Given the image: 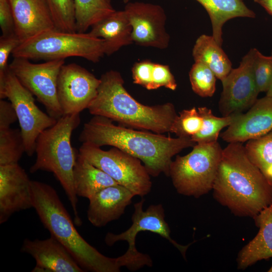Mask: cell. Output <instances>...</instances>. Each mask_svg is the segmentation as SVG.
<instances>
[{
	"label": "cell",
	"mask_w": 272,
	"mask_h": 272,
	"mask_svg": "<svg viewBox=\"0 0 272 272\" xmlns=\"http://www.w3.org/2000/svg\"><path fill=\"white\" fill-rule=\"evenodd\" d=\"M253 72L259 92L266 93L272 84V56H265L254 48Z\"/></svg>",
	"instance_id": "obj_33"
},
{
	"label": "cell",
	"mask_w": 272,
	"mask_h": 272,
	"mask_svg": "<svg viewBox=\"0 0 272 272\" xmlns=\"http://www.w3.org/2000/svg\"><path fill=\"white\" fill-rule=\"evenodd\" d=\"M79 153L135 195L143 197L151 191L150 175L140 159L115 147L104 151L87 143H82Z\"/></svg>",
	"instance_id": "obj_8"
},
{
	"label": "cell",
	"mask_w": 272,
	"mask_h": 272,
	"mask_svg": "<svg viewBox=\"0 0 272 272\" xmlns=\"http://www.w3.org/2000/svg\"><path fill=\"white\" fill-rule=\"evenodd\" d=\"M145 199L134 204V212L131 216L132 224L126 231L118 234L108 232L105 237L107 245L112 246L119 241H126L128 244L126 253L133 256L143 254L137 250L135 239L141 231H150L157 234L169 241L180 251L185 259L187 249L192 244L183 245L178 243L170 236V229L165 220V210L161 204L151 205L145 211L143 210Z\"/></svg>",
	"instance_id": "obj_13"
},
{
	"label": "cell",
	"mask_w": 272,
	"mask_h": 272,
	"mask_svg": "<svg viewBox=\"0 0 272 272\" xmlns=\"http://www.w3.org/2000/svg\"><path fill=\"white\" fill-rule=\"evenodd\" d=\"M130 0H123V2L125 4H127V3L129 2Z\"/></svg>",
	"instance_id": "obj_40"
},
{
	"label": "cell",
	"mask_w": 272,
	"mask_h": 272,
	"mask_svg": "<svg viewBox=\"0 0 272 272\" xmlns=\"http://www.w3.org/2000/svg\"><path fill=\"white\" fill-rule=\"evenodd\" d=\"M33 205L43 226L67 249L84 271L119 272L129 263L123 255L111 258L88 243L76 230L56 191L51 185L31 180Z\"/></svg>",
	"instance_id": "obj_3"
},
{
	"label": "cell",
	"mask_w": 272,
	"mask_h": 272,
	"mask_svg": "<svg viewBox=\"0 0 272 272\" xmlns=\"http://www.w3.org/2000/svg\"><path fill=\"white\" fill-rule=\"evenodd\" d=\"M18 120L15 110L10 102L0 100V129L10 127Z\"/></svg>",
	"instance_id": "obj_36"
},
{
	"label": "cell",
	"mask_w": 272,
	"mask_h": 272,
	"mask_svg": "<svg viewBox=\"0 0 272 272\" xmlns=\"http://www.w3.org/2000/svg\"><path fill=\"white\" fill-rule=\"evenodd\" d=\"M21 251L36 261L34 272H84L67 249L55 237L45 240L25 239Z\"/></svg>",
	"instance_id": "obj_17"
},
{
	"label": "cell",
	"mask_w": 272,
	"mask_h": 272,
	"mask_svg": "<svg viewBox=\"0 0 272 272\" xmlns=\"http://www.w3.org/2000/svg\"><path fill=\"white\" fill-rule=\"evenodd\" d=\"M268 272H272V265L271 267L269 268V269L267 270Z\"/></svg>",
	"instance_id": "obj_39"
},
{
	"label": "cell",
	"mask_w": 272,
	"mask_h": 272,
	"mask_svg": "<svg viewBox=\"0 0 272 272\" xmlns=\"http://www.w3.org/2000/svg\"><path fill=\"white\" fill-rule=\"evenodd\" d=\"M97 93L88 109L93 115L107 117L124 125L162 134L170 132L177 116L171 103L145 105L124 87L119 72L110 70L101 76Z\"/></svg>",
	"instance_id": "obj_4"
},
{
	"label": "cell",
	"mask_w": 272,
	"mask_h": 272,
	"mask_svg": "<svg viewBox=\"0 0 272 272\" xmlns=\"http://www.w3.org/2000/svg\"><path fill=\"white\" fill-rule=\"evenodd\" d=\"M80 113L63 115L52 126L43 131L36 142V159L30 168L51 172L60 183L72 206L74 223L82 224L77 210L78 198L73 179V171L79 151L71 144L73 131L79 125Z\"/></svg>",
	"instance_id": "obj_5"
},
{
	"label": "cell",
	"mask_w": 272,
	"mask_h": 272,
	"mask_svg": "<svg viewBox=\"0 0 272 272\" xmlns=\"http://www.w3.org/2000/svg\"><path fill=\"white\" fill-rule=\"evenodd\" d=\"M254 2L258 4L272 16V0H254Z\"/></svg>",
	"instance_id": "obj_37"
},
{
	"label": "cell",
	"mask_w": 272,
	"mask_h": 272,
	"mask_svg": "<svg viewBox=\"0 0 272 272\" xmlns=\"http://www.w3.org/2000/svg\"><path fill=\"white\" fill-rule=\"evenodd\" d=\"M25 152L20 129L11 127L0 129V165L18 164Z\"/></svg>",
	"instance_id": "obj_29"
},
{
	"label": "cell",
	"mask_w": 272,
	"mask_h": 272,
	"mask_svg": "<svg viewBox=\"0 0 272 272\" xmlns=\"http://www.w3.org/2000/svg\"><path fill=\"white\" fill-rule=\"evenodd\" d=\"M73 179L77 196L88 199L104 188L118 184L107 174L92 164L79 153L74 168Z\"/></svg>",
	"instance_id": "obj_22"
},
{
	"label": "cell",
	"mask_w": 272,
	"mask_h": 272,
	"mask_svg": "<svg viewBox=\"0 0 272 272\" xmlns=\"http://www.w3.org/2000/svg\"><path fill=\"white\" fill-rule=\"evenodd\" d=\"M134 196L130 190L119 184L104 188L89 199V221L96 227H102L118 219Z\"/></svg>",
	"instance_id": "obj_19"
},
{
	"label": "cell",
	"mask_w": 272,
	"mask_h": 272,
	"mask_svg": "<svg viewBox=\"0 0 272 272\" xmlns=\"http://www.w3.org/2000/svg\"><path fill=\"white\" fill-rule=\"evenodd\" d=\"M247 157L272 185V130L244 146Z\"/></svg>",
	"instance_id": "obj_27"
},
{
	"label": "cell",
	"mask_w": 272,
	"mask_h": 272,
	"mask_svg": "<svg viewBox=\"0 0 272 272\" xmlns=\"http://www.w3.org/2000/svg\"><path fill=\"white\" fill-rule=\"evenodd\" d=\"M16 35L22 42L42 32L56 29L46 0H10Z\"/></svg>",
	"instance_id": "obj_18"
},
{
	"label": "cell",
	"mask_w": 272,
	"mask_h": 272,
	"mask_svg": "<svg viewBox=\"0 0 272 272\" xmlns=\"http://www.w3.org/2000/svg\"><path fill=\"white\" fill-rule=\"evenodd\" d=\"M57 30L77 32L75 0H46Z\"/></svg>",
	"instance_id": "obj_30"
},
{
	"label": "cell",
	"mask_w": 272,
	"mask_h": 272,
	"mask_svg": "<svg viewBox=\"0 0 272 272\" xmlns=\"http://www.w3.org/2000/svg\"><path fill=\"white\" fill-rule=\"evenodd\" d=\"M105 1H107L108 3L111 4V0H105Z\"/></svg>",
	"instance_id": "obj_41"
},
{
	"label": "cell",
	"mask_w": 272,
	"mask_h": 272,
	"mask_svg": "<svg viewBox=\"0 0 272 272\" xmlns=\"http://www.w3.org/2000/svg\"><path fill=\"white\" fill-rule=\"evenodd\" d=\"M33 95L18 80L9 69L0 75V99L8 98L18 117L25 147V153H35L39 134L54 125L57 119L41 111L36 105Z\"/></svg>",
	"instance_id": "obj_9"
},
{
	"label": "cell",
	"mask_w": 272,
	"mask_h": 272,
	"mask_svg": "<svg viewBox=\"0 0 272 272\" xmlns=\"http://www.w3.org/2000/svg\"><path fill=\"white\" fill-rule=\"evenodd\" d=\"M64 59L34 63L14 57L9 69L18 80L45 107L48 114L58 119L63 115L57 98V78Z\"/></svg>",
	"instance_id": "obj_10"
},
{
	"label": "cell",
	"mask_w": 272,
	"mask_h": 272,
	"mask_svg": "<svg viewBox=\"0 0 272 272\" xmlns=\"http://www.w3.org/2000/svg\"><path fill=\"white\" fill-rule=\"evenodd\" d=\"M112 120L94 115L84 124L79 137L82 143L96 147L110 146L140 159L154 177L164 173L169 177L172 157L196 143L190 138L166 137L116 125Z\"/></svg>",
	"instance_id": "obj_1"
},
{
	"label": "cell",
	"mask_w": 272,
	"mask_h": 272,
	"mask_svg": "<svg viewBox=\"0 0 272 272\" xmlns=\"http://www.w3.org/2000/svg\"><path fill=\"white\" fill-rule=\"evenodd\" d=\"M197 110L202 118L203 123L200 131L191 137L196 144L217 142L221 130L230 125L239 114L217 117L207 107H199Z\"/></svg>",
	"instance_id": "obj_28"
},
{
	"label": "cell",
	"mask_w": 272,
	"mask_h": 272,
	"mask_svg": "<svg viewBox=\"0 0 272 272\" xmlns=\"http://www.w3.org/2000/svg\"><path fill=\"white\" fill-rule=\"evenodd\" d=\"M256 235L239 252L237 268L244 270L256 262L272 257V203L253 218Z\"/></svg>",
	"instance_id": "obj_20"
},
{
	"label": "cell",
	"mask_w": 272,
	"mask_h": 272,
	"mask_svg": "<svg viewBox=\"0 0 272 272\" xmlns=\"http://www.w3.org/2000/svg\"><path fill=\"white\" fill-rule=\"evenodd\" d=\"M266 95L267 96L271 97H272V84L271 86H270L268 90L266 93Z\"/></svg>",
	"instance_id": "obj_38"
},
{
	"label": "cell",
	"mask_w": 272,
	"mask_h": 272,
	"mask_svg": "<svg viewBox=\"0 0 272 272\" xmlns=\"http://www.w3.org/2000/svg\"><path fill=\"white\" fill-rule=\"evenodd\" d=\"M77 31L86 33L94 24L115 10L105 0H75Z\"/></svg>",
	"instance_id": "obj_26"
},
{
	"label": "cell",
	"mask_w": 272,
	"mask_h": 272,
	"mask_svg": "<svg viewBox=\"0 0 272 272\" xmlns=\"http://www.w3.org/2000/svg\"><path fill=\"white\" fill-rule=\"evenodd\" d=\"M208 12L212 25L213 37L222 46V28L228 20L237 17L254 18L255 13L243 0H195Z\"/></svg>",
	"instance_id": "obj_23"
},
{
	"label": "cell",
	"mask_w": 272,
	"mask_h": 272,
	"mask_svg": "<svg viewBox=\"0 0 272 272\" xmlns=\"http://www.w3.org/2000/svg\"><path fill=\"white\" fill-rule=\"evenodd\" d=\"M12 54L13 57L46 61L77 56L97 63L105 55L104 41L89 32L50 30L23 41Z\"/></svg>",
	"instance_id": "obj_6"
},
{
	"label": "cell",
	"mask_w": 272,
	"mask_h": 272,
	"mask_svg": "<svg viewBox=\"0 0 272 272\" xmlns=\"http://www.w3.org/2000/svg\"><path fill=\"white\" fill-rule=\"evenodd\" d=\"M271 130L272 97L266 95L257 99L247 112L239 114L221 137L228 143H242L261 137Z\"/></svg>",
	"instance_id": "obj_16"
},
{
	"label": "cell",
	"mask_w": 272,
	"mask_h": 272,
	"mask_svg": "<svg viewBox=\"0 0 272 272\" xmlns=\"http://www.w3.org/2000/svg\"><path fill=\"white\" fill-rule=\"evenodd\" d=\"M195 62L207 65L222 81L232 70V63L213 36L201 35L192 49Z\"/></svg>",
	"instance_id": "obj_24"
},
{
	"label": "cell",
	"mask_w": 272,
	"mask_h": 272,
	"mask_svg": "<svg viewBox=\"0 0 272 272\" xmlns=\"http://www.w3.org/2000/svg\"><path fill=\"white\" fill-rule=\"evenodd\" d=\"M271 56H272V51H271Z\"/></svg>",
	"instance_id": "obj_42"
},
{
	"label": "cell",
	"mask_w": 272,
	"mask_h": 272,
	"mask_svg": "<svg viewBox=\"0 0 272 272\" xmlns=\"http://www.w3.org/2000/svg\"><path fill=\"white\" fill-rule=\"evenodd\" d=\"M132 27L124 10L115 11L91 27L89 32L104 41V52L111 55L133 43Z\"/></svg>",
	"instance_id": "obj_21"
},
{
	"label": "cell",
	"mask_w": 272,
	"mask_h": 272,
	"mask_svg": "<svg viewBox=\"0 0 272 272\" xmlns=\"http://www.w3.org/2000/svg\"><path fill=\"white\" fill-rule=\"evenodd\" d=\"M131 73L133 83L149 90L163 87L174 91L177 87L175 79L167 65L144 60L135 62L132 67Z\"/></svg>",
	"instance_id": "obj_25"
},
{
	"label": "cell",
	"mask_w": 272,
	"mask_h": 272,
	"mask_svg": "<svg viewBox=\"0 0 272 272\" xmlns=\"http://www.w3.org/2000/svg\"><path fill=\"white\" fill-rule=\"evenodd\" d=\"M100 79L75 63L64 64L57 83L58 100L63 115L80 113L95 98Z\"/></svg>",
	"instance_id": "obj_12"
},
{
	"label": "cell",
	"mask_w": 272,
	"mask_h": 272,
	"mask_svg": "<svg viewBox=\"0 0 272 272\" xmlns=\"http://www.w3.org/2000/svg\"><path fill=\"white\" fill-rule=\"evenodd\" d=\"M189 77L191 88L195 94L202 97L214 95L217 78L207 65L195 62L189 71Z\"/></svg>",
	"instance_id": "obj_31"
},
{
	"label": "cell",
	"mask_w": 272,
	"mask_h": 272,
	"mask_svg": "<svg viewBox=\"0 0 272 272\" xmlns=\"http://www.w3.org/2000/svg\"><path fill=\"white\" fill-rule=\"evenodd\" d=\"M192 148L171 162L169 177L179 194L198 198L213 189L223 149L218 141L196 143Z\"/></svg>",
	"instance_id": "obj_7"
},
{
	"label": "cell",
	"mask_w": 272,
	"mask_h": 272,
	"mask_svg": "<svg viewBox=\"0 0 272 272\" xmlns=\"http://www.w3.org/2000/svg\"><path fill=\"white\" fill-rule=\"evenodd\" d=\"M31 180L19 164L0 165V224L15 213L33 208Z\"/></svg>",
	"instance_id": "obj_15"
},
{
	"label": "cell",
	"mask_w": 272,
	"mask_h": 272,
	"mask_svg": "<svg viewBox=\"0 0 272 272\" xmlns=\"http://www.w3.org/2000/svg\"><path fill=\"white\" fill-rule=\"evenodd\" d=\"M254 48L242 58L239 66L232 69L222 81L219 109L223 116L243 113L257 100L259 93L253 72Z\"/></svg>",
	"instance_id": "obj_11"
},
{
	"label": "cell",
	"mask_w": 272,
	"mask_h": 272,
	"mask_svg": "<svg viewBox=\"0 0 272 272\" xmlns=\"http://www.w3.org/2000/svg\"><path fill=\"white\" fill-rule=\"evenodd\" d=\"M0 27L2 35L15 34V21L10 0H0Z\"/></svg>",
	"instance_id": "obj_35"
},
{
	"label": "cell",
	"mask_w": 272,
	"mask_h": 272,
	"mask_svg": "<svg viewBox=\"0 0 272 272\" xmlns=\"http://www.w3.org/2000/svg\"><path fill=\"white\" fill-rule=\"evenodd\" d=\"M212 190L236 216L253 218L272 203V185L249 160L242 143L223 149Z\"/></svg>",
	"instance_id": "obj_2"
},
{
	"label": "cell",
	"mask_w": 272,
	"mask_h": 272,
	"mask_svg": "<svg viewBox=\"0 0 272 272\" xmlns=\"http://www.w3.org/2000/svg\"><path fill=\"white\" fill-rule=\"evenodd\" d=\"M203 123L202 118L197 108L184 109L176 117L170 132L177 137L190 138L198 132Z\"/></svg>",
	"instance_id": "obj_32"
},
{
	"label": "cell",
	"mask_w": 272,
	"mask_h": 272,
	"mask_svg": "<svg viewBox=\"0 0 272 272\" xmlns=\"http://www.w3.org/2000/svg\"><path fill=\"white\" fill-rule=\"evenodd\" d=\"M124 11L132 27L134 43L161 49L168 47L170 36L165 28L166 14L161 6L144 2H128Z\"/></svg>",
	"instance_id": "obj_14"
},
{
	"label": "cell",
	"mask_w": 272,
	"mask_h": 272,
	"mask_svg": "<svg viewBox=\"0 0 272 272\" xmlns=\"http://www.w3.org/2000/svg\"><path fill=\"white\" fill-rule=\"evenodd\" d=\"M21 43L22 41L16 34L1 35L0 37V75L4 73L8 69L9 57Z\"/></svg>",
	"instance_id": "obj_34"
}]
</instances>
